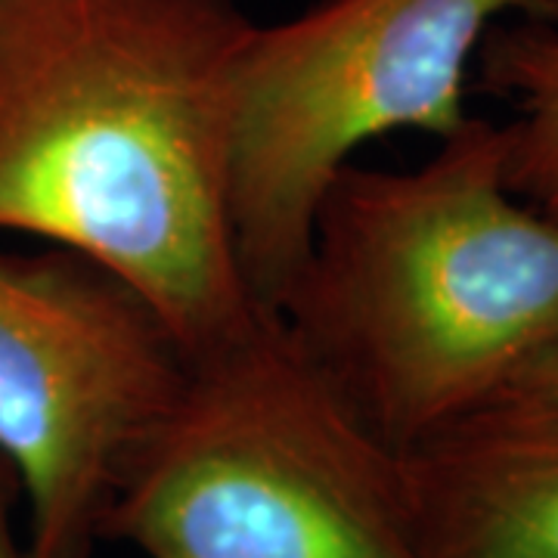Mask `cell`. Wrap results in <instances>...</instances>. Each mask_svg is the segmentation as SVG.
Here are the masks:
<instances>
[{
    "mask_svg": "<svg viewBox=\"0 0 558 558\" xmlns=\"http://www.w3.org/2000/svg\"><path fill=\"white\" fill-rule=\"evenodd\" d=\"M106 539L143 558H416L403 450L277 314L186 357L121 462Z\"/></svg>",
    "mask_w": 558,
    "mask_h": 558,
    "instance_id": "cell-3",
    "label": "cell"
},
{
    "mask_svg": "<svg viewBox=\"0 0 558 558\" xmlns=\"http://www.w3.org/2000/svg\"><path fill=\"white\" fill-rule=\"evenodd\" d=\"M240 0H0V233L75 252L186 357L260 314L227 215Z\"/></svg>",
    "mask_w": 558,
    "mask_h": 558,
    "instance_id": "cell-1",
    "label": "cell"
},
{
    "mask_svg": "<svg viewBox=\"0 0 558 558\" xmlns=\"http://www.w3.org/2000/svg\"><path fill=\"white\" fill-rule=\"evenodd\" d=\"M502 391H558V339L549 348H543L527 366H521L519 376Z\"/></svg>",
    "mask_w": 558,
    "mask_h": 558,
    "instance_id": "cell-9",
    "label": "cell"
},
{
    "mask_svg": "<svg viewBox=\"0 0 558 558\" xmlns=\"http://www.w3.org/2000/svg\"><path fill=\"white\" fill-rule=\"evenodd\" d=\"M506 13L558 22V0H323L255 25L233 65L227 215L242 282L277 314L307 258L319 199L363 143L450 137L469 62Z\"/></svg>",
    "mask_w": 558,
    "mask_h": 558,
    "instance_id": "cell-4",
    "label": "cell"
},
{
    "mask_svg": "<svg viewBox=\"0 0 558 558\" xmlns=\"http://www.w3.org/2000/svg\"><path fill=\"white\" fill-rule=\"evenodd\" d=\"M16 506H20V484L10 465L0 459V558H28L16 524Z\"/></svg>",
    "mask_w": 558,
    "mask_h": 558,
    "instance_id": "cell-8",
    "label": "cell"
},
{
    "mask_svg": "<svg viewBox=\"0 0 558 558\" xmlns=\"http://www.w3.org/2000/svg\"><path fill=\"white\" fill-rule=\"evenodd\" d=\"M475 60L481 87L515 106L502 124L506 190L558 220V22H494Z\"/></svg>",
    "mask_w": 558,
    "mask_h": 558,
    "instance_id": "cell-7",
    "label": "cell"
},
{
    "mask_svg": "<svg viewBox=\"0 0 558 558\" xmlns=\"http://www.w3.org/2000/svg\"><path fill=\"white\" fill-rule=\"evenodd\" d=\"M277 317L407 450L558 339V220L506 190L502 128L469 119L416 171L341 168Z\"/></svg>",
    "mask_w": 558,
    "mask_h": 558,
    "instance_id": "cell-2",
    "label": "cell"
},
{
    "mask_svg": "<svg viewBox=\"0 0 558 558\" xmlns=\"http://www.w3.org/2000/svg\"><path fill=\"white\" fill-rule=\"evenodd\" d=\"M183 369L174 332L124 279L65 248L0 252V459L28 558H94L121 462Z\"/></svg>",
    "mask_w": 558,
    "mask_h": 558,
    "instance_id": "cell-5",
    "label": "cell"
},
{
    "mask_svg": "<svg viewBox=\"0 0 558 558\" xmlns=\"http://www.w3.org/2000/svg\"><path fill=\"white\" fill-rule=\"evenodd\" d=\"M416 558H558V391H502L403 450Z\"/></svg>",
    "mask_w": 558,
    "mask_h": 558,
    "instance_id": "cell-6",
    "label": "cell"
}]
</instances>
